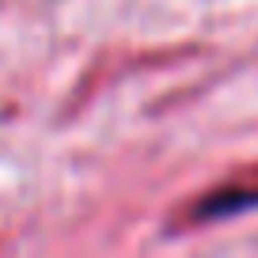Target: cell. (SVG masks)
I'll return each mask as SVG.
<instances>
[{"label":"cell","mask_w":258,"mask_h":258,"mask_svg":"<svg viewBox=\"0 0 258 258\" xmlns=\"http://www.w3.org/2000/svg\"><path fill=\"white\" fill-rule=\"evenodd\" d=\"M250 205H258V190H250V186H232V190H213V194H205L202 202L194 205L190 217H194V220H213V217H228V213L250 209Z\"/></svg>","instance_id":"1"}]
</instances>
